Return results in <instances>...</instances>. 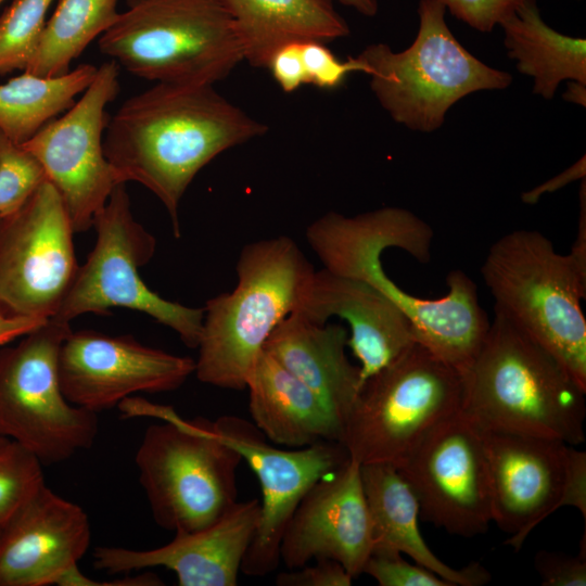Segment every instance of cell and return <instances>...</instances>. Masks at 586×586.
<instances>
[{
	"label": "cell",
	"instance_id": "d6a6232c",
	"mask_svg": "<svg viewBox=\"0 0 586 586\" xmlns=\"http://www.w3.org/2000/svg\"><path fill=\"white\" fill-rule=\"evenodd\" d=\"M301 50L307 84L316 87L332 89L340 86L351 73L366 72L358 56H349L346 61H341L323 42H302Z\"/></svg>",
	"mask_w": 586,
	"mask_h": 586
},
{
	"label": "cell",
	"instance_id": "4fadbf2b",
	"mask_svg": "<svg viewBox=\"0 0 586 586\" xmlns=\"http://www.w3.org/2000/svg\"><path fill=\"white\" fill-rule=\"evenodd\" d=\"M66 208L46 180L0 219V308L10 316H55L78 270Z\"/></svg>",
	"mask_w": 586,
	"mask_h": 586
},
{
	"label": "cell",
	"instance_id": "ffe728a7",
	"mask_svg": "<svg viewBox=\"0 0 586 586\" xmlns=\"http://www.w3.org/2000/svg\"><path fill=\"white\" fill-rule=\"evenodd\" d=\"M90 539L84 509L44 484L0 527V586L60 585Z\"/></svg>",
	"mask_w": 586,
	"mask_h": 586
},
{
	"label": "cell",
	"instance_id": "5bb4252c",
	"mask_svg": "<svg viewBox=\"0 0 586 586\" xmlns=\"http://www.w3.org/2000/svg\"><path fill=\"white\" fill-rule=\"evenodd\" d=\"M396 468L422 519L466 538L488 530L492 494L483 436L462 411L432 429Z\"/></svg>",
	"mask_w": 586,
	"mask_h": 586
},
{
	"label": "cell",
	"instance_id": "5b68a950",
	"mask_svg": "<svg viewBox=\"0 0 586 586\" xmlns=\"http://www.w3.org/2000/svg\"><path fill=\"white\" fill-rule=\"evenodd\" d=\"M481 275L495 313L549 352L586 390V277L535 230H513L489 247Z\"/></svg>",
	"mask_w": 586,
	"mask_h": 586
},
{
	"label": "cell",
	"instance_id": "4316f807",
	"mask_svg": "<svg viewBox=\"0 0 586 586\" xmlns=\"http://www.w3.org/2000/svg\"><path fill=\"white\" fill-rule=\"evenodd\" d=\"M98 67L82 64L60 76L22 75L0 85V135L22 144L68 110L89 87Z\"/></svg>",
	"mask_w": 586,
	"mask_h": 586
},
{
	"label": "cell",
	"instance_id": "30bf717a",
	"mask_svg": "<svg viewBox=\"0 0 586 586\" xmlns=\"http://www.w3.org/2000/svg\"><path fill=\"white\" fill-rule=\"evenodd\" d=\"M71 332L69 322L52 317L0 348V436L42 464L90 448L98 433L97 413L71 404L61 387L60 349Z\"/></svg>",
	"mask_w": 586,
	"mask_h": 586
},
{
	"label": "cell",
	"instance_id": "1f68e13d",
	"mask_svg": "<svg viewBox=\"0 0 586 586\" xmlns=\"http://www.w3.org/2000/svg\"><path fill=\"white\" fill-rule=\"evenodd\" d=\"M362 573L380 586H453L429 569L407 562L396 551H371Z\"/></svg>",
	"mask_w": 586,
	"mask_h": 586
},
{
	"label": "cell",
	"instance_id": "836d02e7",
	"mask_svg": "<svg viewBox=\"0 0 586 586\" xmlns=\"http://www.w3.org/2000/svg\"><path fill=\"white\" fill-rule=\"evenodd\" d=\"M456 18L481 33H491L524 0H438Z\"/></svg>",
	"mask_w": 586,
	"mask_h": 586
},
{
	"label": "cell",
	"instance_id": "ee69618b",
	"mask_svg": "<svg viewBox=\"0 0 586 586\" xmlns=\"http://www.w3.org/2000/svg\"><path fill=\"white\" fill-rule=\"evenodd\" d=\"M5 441H8V438H4V437L0 436V445H2Z\"/></svg>",
	"mask_w": 586,
	"mask_h": 586
},
{
	"label": "cell",
	"instance_id": "83f0119b",
	"mask_svg": "<svg viewBox=\"0 0 586 586\" xmlns=\"http://www.w3.org/2000/svg\"><path fill=\"white\" fill-rule=\"evenodd\" d=\"M119 0H60L25 71L60 76L114 23Z\"/></svg>",
	"mask_w": 586,
	"mask_h": 586
},
{
	"label": "cell",
	"instance_id": "f546056e",
	"mask_svg": "<svg viewBox=\"0 0 586 586\" xmlns=\"http://www.w3.org/2000/svg\"><path fill=\"white\" fill-rule=\"evenodd\" d=\"M42 463L11 440L0 445V526L46 484Z\"/></svg>",
	"mask_w": 586,
	"mask_h": 586
},
{
	"label": "cell",
	"instance_id": "484cf974",
	"mask_svg": "<svg viewBox=\"0 0 586 586\" xmlns=\"http://www.w3.org/2000/svg\"><path fill=\"white\" fill-rule=\"evenodd\" d=\"M499 26L518 72L533 78V93L551 100L564 80L586 84V40L551 28L536 0H524Z\"/></svg>",
	"mask_w": 586,
	"mask_h": 586
},
{
	"label": "cell",
	"instance_id": "e0dca14e",
	"mask_svg": "<svg viewBox=\"0 0 586 586\" xmlns=\"http://www.w3.org/2000/svg\"><path fill=\"white\" fill-rule=\"evenodd\" d=\"M481 432L493 522L511 535L505 544L518 551L530 532L558 510L569 444L510 432Z\"/></svg>",
	"mask_w": 586,
	"mask_h": 586
},
{
	"label": "cell",
	"instance_id": "9c48e42d",
	"mask_svg": "<svg viewBox=\"0 0 586 586\" xmlns=\"http://www.w3.org/2000/svg\"><path fill=\"white\" fill-rule=\"evenodd\" d=\"M161 421L145 430L135 457L153 519L175 533L204 528L237 502L242 457L213 421L178 413Z\"/></svg>",
	"mask_w": 586,
	"mask_h": 586
},
{
	"label": "cell",
	"instance_id": "2e32d148",
	"mask_svg": "<svg viewBox=\"0 0 586 586\" xmlns=\"http://www.w3.org/2000/svg\"><path fill=\"white\" fill-rule=\"evenodd\" d=\"M59 369L65 398L98 413L138 392L180 387L194 373L195 360L145 346L131 336L84 330L72 331L63 341Z\"/></svg>",
	"mask_w": 586,
	"mask_h": 586
},
{
	"label": "cell",
	"instance_id": "ba28073f",
	"mask_svg": "<svg viewBox=\"0 0 586 586\" xmlns=\"http://www.w3.org/2000/svg\"><path fill=\"white\" fill-rule=\"evenodd\" d=\"M462 399V373L416 342L361 383L340 443L360 464L398 467Z\"/></svg>",
	"mask_w": 586,
	"mask_h": 586
},
{
	"label": "cell",
	"instance_id": "7a4b0ae2",
	"mask_svg": "<svg viewBox=\"0 0 586 586\" xmlns=\"http://www.w3.org/2000/svg\"><path fill=\"white\" fill-rule=\"evenodd\" d=\"M428 238L425 222L396 206L356 216L329 212L306 229L307 242L324 269L374 286L404 314L417 343L463 373L491 323L480 304L475 282L455 269L446 277L447 294L422 298L402 290L382 267L381 254L385 249L397 247L418 257L424 252Z\"/></svg>",
	"mask_w": 586,
	"mask_h": 586
},
{
	"label": "cell",
	"instance_id": "7c38bea8",
	"mask_svg": "<svg viewBox=\"0 0 586 586\" xmlns=\"http://www.w3.org/2000/svg\"><path fill=\"white\" fill-rule=\"evenodd\" d=\"M119 92V65L97 69L75 103L21 145L41 165L58 191L75 232L93 227L111 193L124 183L104 153L106 106Z\"/></svg>",
	"mask_w": 586,
	"mask_h": 586
},
{
	"label": "cell",
	"instance_id": "8d00e7d4",
	"mask_svg": "<svg viewBox=\"0 0 586 586\" xmlns=\"http://www.w3.org/2000/svg\"><path fill=\"white\" fill-rule=\"evenodd\" d=\"M302 42L286 43L270 56L267 67L284 92H293L307 84L301 50Z\"/></svg>",
	"mask_w": 586,
	"mask_h": 586
},
{
	"label": "cell",
	"instance_id": "e575fe53",
	"mask_svg": "<svg viewBox=\"0 0 586 586\" xmlns=\"http://www.w3.org/2000/svg\"><path fill=\"white\" fill-rule=\"evenodd\" d=\"M534 564L545 586H585V535L583 546L576 556L540 550L535 556Z\"/></svg>",
	"mask_w": 586,
	"mask_h": 586
},
{
	"label": "cell",
	"instance_id": "7402d4cb",
	"mask_svg": "<svg viewBox=\"0 0 586 586\" xmlns=\"http://www.w3.org/2000/svg\"><path fill=\"white\" fill-rule=\"evenodd\" d=\"M347 339L341 324L317 323L293 313L264 345V351L308 386L343 426L360 388L359 366L345 353Z\"/></svg>",
	"mask_w": 586,
	"mask_h": 586
},
{
	"label": "cell",
	"instance_id": "60d3db41",
	"mask_svg": "<svg viewBox=\"0 0 586 586\" xmlns=\"http://www.w3.org/2000/svg\"><path fill=\"white\" fill-rule=\"evenodd\" d=\"M578 271L586 277V182L579 189V216L575 241L568 254Z\"/></svg>",
	"mask_w": 586,
	"mask_h": 586
},
{
	"label": "cell",
	"instance_id": "ab89813d",
	"mask_svg": "<svg viewBox=\"0 0 586 586\" xmlns=\"http://www.w3.org/2000/svg\"><path fill=\"white\" fill-rule=\"evenodd\" d=\"M48 319L7 315L0 308V345H5L43 324Z\"/></svg>",
	"mask_w": 586,
	"mask_h": 586
},
{
	"label": "cell",
	"instance_id": "ac0fdd59",
	"mask_svg": "<svg viewBox=\"0 0 586 586\" xmlns=\"http://www.w3.org/2000/svg\"><path fill=\"white\" fill-rule=\"evenodd\" d=\"M372 549L360 463L349 458L303 497L281 539L280 561L290 570L331 559L356 577Z\"/></svg>",
	"mask_w": 586,
	"mask_h": 586
},
{
	"label": "cell",
	"instance_id": "8992f818",
	"mask_svg": "<svg viewBox=\"0 0 586 586\" xmlns=\"http://www.w3.org/2000/svg\"><path fill=\"white\" fill-rule=\"evenodd\" d=\"M98 47L155 84L214 86L243 61L234 23L220 0H127Z\"/></svg>",
	"mask_w": 586,
	"mask_h": 586
},
{
	"label": "cell",
	"instance_id": "74e56055",
	"mask_svg": "<svg viewBox=\"0 0 586 586\" xmlns=\"http://www.w3.org/2000/svg\"><path fill=\"white\" fill-rule=\"evenodd\" d=\"M574 507L586 520V453L566 447L565 474L558 509Z\"/></svg>",
	"mask_w": 586,
	"mask_h": 586
},
{
	"label": "cell",
	"instance_id": "f1b7e54d",
	"mask_svg": "<svg viewBox=\"0 0 586 586\" xmlns=\"http://www.w3.org/2000/svg\"><path fill=\"white\" fill-rule=\"evenodd\" d=\"M54 0H14L0 15V74L25 71Z\"/></svg>",
	"mask_w": 586,
	"mask_h": 586
},
{
	"label": "cell",
	"instance_id": "b9f144b4",
	"mask_svg": "<svg viewBox=\"0 0 586 586\" xmlns=\"http://www.w3.org/2000/svg\"><path fill=\"white\" fill-rule=\"evenodd\" d=\"M565 101L585 106L586 105V84L569 80L566 91L563 93Z\"/></svg>",
	"mask_w": 586,
	"mask_h": 586
},
{
	"label": "cell",
	"instance_id": "4dcf8cb0",
	"mask_svg": "<svg viewBox=\"0 0 586 586\" xmlns=\"http://www.w3.org/2000/svg\"><path fill=\"white\" fill-rule=\"evenodd\" d=\"M46 180L36 157L0 135V219L18 211Z\"/></svg>",
	"mask_w": 586,
	"mask_h": 586
},
{
	"label": "cell",
	"instance_id": "52a82bcc",
	"mask_svg": "<svg viewBox=\"0 0 586 586\" xmlns=\"http://www.w3.org/2000/svg\"><path fill=\"white\" fill-rule=\"evenodd\" d=\"M446 11L438 0H420L418 33L407 49L395 52L385 43H373L357 55L381 106L396 123L416 131L438 129L462 98L502 90L512 82L508 72L483 63L456 39Z\"/></svg>",
	"mask_w": 586,
	"mask_h": 586
},
{
	"label": "cell",
	"instance_id": "d6986e66",
	"mask_svg": "<svg viewBox=\"0 0 586 586\" xmlns=\"http://www.w3.org/2000/svg\"><path fill=\"white\" fill-rule=\"evenodd\" d=\"M259 510L257 499L237 501L213 524L175 533L170 543L154 549L99 546L93 565L110 574L163 566L175 573L180 586H234Z\"/></svg>",
	"mask_w": 586,
	"mask_h": 586
},
{
	"label": "cell",
	"instance_id": "8fae6325",
	"mask_svg": "<svg viewBox=\"0 0 586 586\" xmlns=\"http://www.w3.org/2000/svg\"><path fill=\"white\" fill-rule=\"evenodd\" d=\"M97 242L54 318L69 322L87 314L114 307L144 313L174 330L190 348H198L203 308L163 298L142 281L139 267L154 255L155 238L132 216L125 183L118 184L97 215Z\"/></svg>",
	"mask_w": 586,
	"mask_h": 586
},
{
	"label": "cell",
	"instance_id": "44dd1931",
	"mask_svg": "<svg viewBox=\"0 0 586 586\" xmlns=\"http://www.w3.org/2000/svg\"><path fill=\"white\" fill-rule=\"evenodd\" d=\"M294 314L317 323L333 316L347 322L360 385L416 343L406 317L388 297L362 280L324 268L313 272Z\"/></svg>",
	"mask_w": 586,
	"mask_h": 586
},
{
	"label": "cell",
	"instance_id": "d590c367",
	"mask_svg": "<svg viewBox=\"0 0 586 586\" xmlns=\"http://www.w3.org/2000/svg\"><path fill=\"white\" fill-rule=\"evenodd\" d=\"M291 572H281L275 583L278 586H349L353 576L335 560L320 559L316 564H305Z\"/></svg>",
	"mask_w": 586,
	"mask_h": 586
},
{
	"label": "cell",
	"instance_id": "603a6c76",
	"mask_svg": "<svg viewBox=\"0 0 586 586\" xmlns=\"http://www.w3.org/2000/svg\"><path fill=\"white\" fill-rule=\"evenodd\" d=\"M360 480L371 525V551L406 553L453 586H480L491 579L480 563L457 570L434 555L419 530L418 499L395 466L384 462L360 464Z\"/></svg>",
	"mask_w": 586,
	"mask_h": 586
},
{
	"label": "cell",
	"instance_id": "6da1fadb",
	"mask_svg": "<svg viewBox=\"0 0 586 586\" xmlns=\"http://www.w3.org/2000/svg\"><path fill=\"white\" fill-rule=\"evenodd\" d=\"M267 130L212 85L155 84L122 103L103 145L124 183L138 182L163 203L179 238L180 201L196 174Z\"/></svg>",
	"mask_w": 586,
	"mask_h": 586
},
{
	"label": "cell",
	"instance_id": "9a60e30c",
	"mask_svg": "<svg viewBox=\"0 0 586 586\" xmlns=\"http://www.w3.org/2000/svg\"><path fill=\"white\" fill-rule=\"evenodd\" d=\"M213 424L259 482L263 495L259 518L241 572L264 576L278 568L283 533L303 497L319 480L340 469L351 458L349 454L340 442L279 449L267 443L255 424L235 416H221Z\"/></svg>",
	"mask_w": 586,
	"mask_h": 586
},
{
	"label": "cell",
	"instance_id": "bcb514c9",
	"mask_svg": "<svg viewBox=\"0 0 586 586\" xmlns=\"http://www.w3.org/2000/svg\"><path fill=\"white\" fill-rule=\"evenodd\" d=\"M1 527V526H0Z\"/></svg>",
	"mask_w": 586,
	"mask_h": 586
},
{
	"label": "cell",
	"instance_id": "7bdbcfd3",
	"mask_svg": "<svg viewBox=\"0 0 586 586\" xmlns=\"http://www.w3.org/2000/svg\"><path fill=\"white\" fill-rule=\"evenodd\" d=\"M341 4L352 8L361 15L371 17L378 13V0H337Z\"/></svg>",
	"mask_w": 586,
	"mask_h": 586
},
{
	"label": "cell",
	"instance_id": "d4e9b609",
	"mask_svg": "<svg viewBox=\"0 0 586 586\" xmlns=\"http://www.w3.org/2000/svg\"><path fill=\"white\" fill-rule=\"evenodd\" d=\"M239 36L243 60L267 67L271 54L292 42H329L349 27L333 0H220Z\"/></svg>",
	"mask_w": 586,
	"mask_h": 586
},
{
	"label": "cell",
	"instance_id": "277c9868",
	"mask_svg": "<svg viewBox=\"0 0 586 586\" xmlns=\"http://www.w3.org/2000/svg\"><path fill=\"white\" fill-rule=\"evenodd\" d=\"M235 267L234 289L203 307L194 373L205 384L241 391L271 332L295 311L315 269L285 235L246 244Z\"/></svg>",
	"mask_w": 586,
	"mask_h": 586
},
{
	"label": "cell",
	"instance_id": "cb8c5ba5",
	"mask_svg": "<svg viewBox=\"0 0 586 586\" xmlns=\"http://www.w3.org/2000/svg\"><path fill=\"white\" fill-rule=\"evenodd\" d=\"M249 410L270 442L305 447L341 442L343 425L327 405L264 349L247 377Z\"/></svg>",
	"mask_w": 586,
	"mask_h": 586
},
{
	"label": "cell",
	"instance_id": "f6af8a7d",
	"mask_svg": "<svg viewBox=\"0 0 586 586\" xmlns=\"http://www.w3.org/2000/svg\"><path fill=\"white\" fill-rule=\"evenodd\" d=\"M4 0H0V4L3 2Z\"/></svg>",
	"mask_w": 586,
	"mask_h": 586
},
{
	"label": "cell",
	"instance_id": "f35d334b",
	"mask_svg": "<svg viewBox=\"0 0 586 586\" xmlns=\"http://www.w3.org/2000/svg\"><path fill=\"white\" fill-rule=\"evenodd\" d=\"M585 176L586 161L585 155H583L582 158L556 177L543 182L532 190L523 192L521 200L526 204H535L544 194L556 192L575 180H583L585 179Z\"/></svg>",
	"mask_w": 586,
	"mask_h": 586
},
{
	"label": "cell",
	"instance_id": "3957f363",
	"mask_svg": "<svg viewBox=\"0 0 586 586\" xmlns=\"http://www.w3.org/2000/svg\"><path fill=\"white\" fill-rule=\"evenodd\" d=\"M462 377L461 411L481 430L585 441L586 390L501 315Z\"/></svg>",
	"mask_w": 586,
	"mask_h": 586
}]
</instances>
